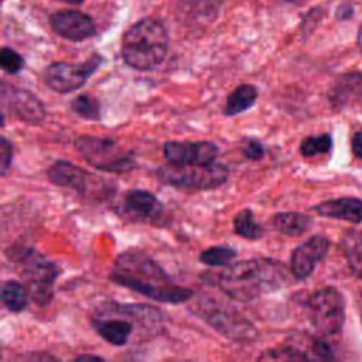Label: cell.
Masks as SVG:
<instances>
[{"label":"cell","instance_id":"6da1fadb","mask_svg":"<svg viewBox=\"0 0 362 362\" xmlns=\"http://www.w3.org/2000/svg\"><path fill=\"white\" fill-rule=\"evenodd\" d=\"M109 280L158 303L181 304L194 297L191 288L175 284L158 263L140 250L120 253L109 273Z\"/></svg>","mask_w":362,"mask_h":362},{"label":"cell","instance_id":"7a4b0ae2","mask_svg":"<svg viewBox=\"0 0 362 362\" xmlns=\"http://www.w3.org/2000/svg\"><path fill=\"white\" fill-rule=\"evenodd\" d=\"M288 280L287 267L274 259H247L228 264L216 277L218 288L240 303L281 288Z\"/></svg>","mask_w":362,"mask_h":362},{"label":"cell","instance_id":"3957f363","mask_svg":"<svg viewBox=\"0 0 362 362\" xmlns=\"http://www.w3.org/2000/svg\"><path fill=\"white\" fill-rule=\"evenodd\" d=\"M167 51L168 34L157 20H140L123 34L122 57L133 69L151 71L157 68L164 61Z\"/></svg>","mask_w":362,"mask_h":362},{"label":"cell","instance_id":"277c9868","mask_svg":"<svg viewBox=\"0 0 362 362\" xmlns=\"http://www.w3.org/2000/svg\"><path fill=\"white\" fill-rule=\"evenodd\" d=\"M6 255L17 266L30 298L40 307L48 305L54 298V284L61 274L58 264L25 245H13Z\"/></svg>","mask_w":362,"mask_h":362},{"label":"cell","instance_id":"5b68a950","mask_svg":"<svg viewBox=\"0 0 362 362\" xmlns=\"http://www.w3.org/2000/svg\"><path fill=\"white\" fill-rule=\"evenodd\" d=\"M158 180L170 187L184 191H208L228 181L229 170L219 163L209 164H173L157 168Z\"/></svg>","mask_w":362,"mask_h":362},{"label":"cell","instance_id":"8992f818","mask_svg":"<svg viewBox=\"0 0 362 362\" xmlns=\"http://www.w3.org/2000/svg\"><path fill=\"white\" fill-rule=\"evenodd\" d=\"M75 148L96 170L126 173L136 167L133 151L124 148L110 137L81 136L75 140Z\"/></svg>","mask_w":362,"mask_h":362},{"label":"cell","instance_id":"52a82bcc","mask_svg":"<svg viewBox=\"0 0 362 362\" xmlns=\"http://www.w3.org/2000/svg\"><path fill=\"white\" fill-rule=\"evenodd\" d=\"M194 313L205 320L206 324H209L221 335L232 341L247 342L257 337V331L249 320H246L235 308L225 307L218 301L205 298L197 304Z\"/></svg>","mask_w":362,"mask_h":362},{"label":"cell","instance_id":"ba28073f","mask_svg":"<svg viewBox=\"0 0 362 362\" xmlns=\"http://www.w3.org/2000/svg\"><path fill=\"white\" fill-rule=\"evenodd\" d=\"M307 313L314 328L322 335L339 332L345 320L344 300L334 287H322L315 290L307 298Z\"/></svg>","mask_w":362,"mask_h":362},{"label":"cell","instance_id":"9c48e42d","mask_svg":"<svg viewBox=\"0 0 362 362\" xmlns=\"http://www.w3.org/2000/svg\"><path fill=\"white\" fill-rule=\"evenodd\" d=\"M102 58L93 55L82 64H68V62H52L47 66L44 72L45 83L49 89L59 93L74 92L82 88L90 75L100 65Z\"/></svg>","mask_w":362,"mask_h":362},{"label":"cell","instance_id":"30bf717a","mask_svg":"<svg viewBox=\"0 0 362 362\" xmlns=\"http://www.w3.org/2000/svg\"><path fill=\"white\" fill-rule=\"evenodd\" d=\"M163 153L173 164H209L218 156V146L208 140H171L164 144Z\"/></svg>","mask_w":362,"mask_h":362},{"label":"cell","instance_id":"8fae6325","mask_svg":"<svg viewBox=\"0 0 362 362\" xmlns=\"http://www.w3.org/2000/svg\"><path fill=\"white\" fill-rule=\"evenodd\" d=\"M1 100L10 113L28 124H40L45 119V107L33 92L21 88L8 86L3 82Z\"/></svg>","mask_w":362,"mask_h":362},{"label":"cell","instance_id":"7c38bea8","mask_svg":"<svg viewBox=\"0 0 362 362\" xmlns=\"http://www.w3.org/2000/svg\"><path fill=\"white\" fill-rule=\"evenodd\" d=\"M122 212L134 222L158 223L164 216L163 202L150 191L129 189L122 202Z\"/></svg>","mask_w":362,"mask_h":362},{"label":"cell","instance_id":"4fadbf2b","mask_svg":"<svg viewBox=\"0 0 362 362\" xmlns=\"http://www.w3.org/2000/svg\"><path fill=\"white\" fill-rule=\"evenodd\" d=\"M329 249V242L322 235H315L298 245L291 255V273L296 279H307Z\"/></svg>","mask_w":362,"mask_h":362},{"label":"cell","instance_id":"5bb4252c","mask_svg":"<svg viewBox=\"0 0 362 362\" xmlns=\"http://www.w3.org/2000/svg\"><path fill=\"white\" fill-rule=\"evenodd\" d=\"M52 30L71 41H83L96 33L93 20L76 10H62L51 17Z\"/></svg>","mask_w":362,"mask_h":362},{"label":"cell","instance_id":"9a60e30c","mask_svg":"<svg viewBox=\"0 0 362 362\" xmlns=\"http://www.w3.org/2000/svg\"><path fill=\"white\" fill-rule=\"evenodd\" d=\"M47 174L54 185L69 188L81 194H88L92 189V184H99V181H102L98 180L92 182V180L96 178L93 174L65 160H57L48 168Z\"/></svg>","mask_w":362,"mask_h":362},{"label":"cell","instance_id":"2e32d148","mask_svg":"<svg viewBox=\"0 0 362 362\" xmlns=\"http://www.w3.org/2000/svg\"><path fill=\"white\" fill-rule=\"evenodd\" d=\"M314 209L320 215L327 218L342 219L351 223L362 222V201L358 198L344 197V198L324 201L318 204Z\"/></svg>","mask_w":362,"mask_h":362},{"label":"cell","instance_id":"e0dca14e","mask_svg":"<svg viewBox=\"0 0 362 362\" xmlns=\"http://www.w3.org/2000/svg\"><path fill=\"white\" fill-rule=\"evenodd\" d=\"M92 325L98 335L116 346L124 345L133 332V324L120 318H95Z\"/></svg>","mask_w":362,"mask_h":362},{"label":"cell","instance_id":"ac0fdd59","mask_svg":"<svg viewBox=\"0 0 362 362\" xmlns=\"http://www.w3.org/2000/svg\"><path fill=\"white\" fill-rule=\"evenodd\" d=\"M313 219L308 215L300 212H279L276 214L270 223L273 229L286 236H300L308 230Z\"/></svg>","mask_w":362,"mask_h":362},{"label":"cell","instance_id":"d6986e66","mask_svg":"<svg viewBox=\"0 0 362 362\" xmlns=\"http://www.w3.org/2000/svg\"><path fill=\"white\" fill-rule=\"evenodd\" d=\"M259 96L257 88L250 83H243L235 88L229 96L226 98V103L223 107V113L226 116H235L239 115L249 107H252Z\"/></svg>","mask_w":362,"mask_h":362},{"label":"cell","instance_id":"ffe728a7","mask_svg":"<svg viewBox=\"0 0 362 362\" xmlns=\"http://www.w3.org/2000/svg\"><path fill=\"white\" fill-rule=\"evenodd\" d=\"M1 301L11 313H20L27 308L30 294L27 286L17 280H6L1 284Z\"/></svg>","mask_w":362,"mask_h":362},{"label":"cell","instance_id":"44dd1931","mask_svg":"<svg viewBox=\"0 0 362 362\" xmlns=\"http://www.w3.org/2000/svg\"><path fill=\"white\" fill-rule=\"evenodd\" d=\"M341 245L352 272L362 277V230H348L344 235Z\"/></svg>","mask_w":362,"mask_h":362},{"label":"cell","instance_id":"7402d4cb","mask_svg":"<svg viewBox=\"0 0 362 362\" xmlns=\"http://www.w3.org/2000/svg\"><path fill=\"white\" fill-rule=\"evenodd\" d=\"M233 230L236 235L249 240H257L263 236V228L256 222L253 211L249 208H245L235 215Z\"/></svg>","mask_w":362,"mask_h":362},{"label":"cell","instance_id":"603a6c76","mask_svg":"<svg viewBox=\"0 0 362 362\" xmlns=\"http://www.w3.org/2000/svg\"><path fill=\"white\" fill-rule=\"evenodd\" d=\"M71 109L79 117L86 120H99L100 119V103L99 100L88 93H81L75 96L71 102Z\"/></svg>","mask_w":362,"mask_h":362},{"label":"cell","instance_id":"cb8c5ba5","mask_svg":"<svg viewBox=\"0 0 362 362\" xmlns=\"http://www.w3.org/2000/svg\"><path fill=\"white\" fill-rule=\"evenodd\" d=\"M238 256L236 250L229 246H211L199 253V262L206 266H228Z\"/></svg>","mask_w":362,"mask_h":362},{"label":"cell","instance_id":"d4e9b609","mask_svg":"<svg viewBox=\"0 0 362 362\" xmlns=\"http://www.w3.org/2000/svg\"><path fill=\"white\" fill-rule=\"evenodd\" d=\"M361 83V76L359 75H346L344 76L332 89L331 92V103L335 107H341L344 106L348 100V93H351V90L358 89Z\"/></svg>","mask_w":362,"mask_h":362},{"label":"cell","instance_id":"484cf974","mask_svg":"<svg viewBox=\"0 0 362 362\" xmlns=\"http://www.w3.org/2000/svg\"><path fill=\"white\" fill-rule=\"evenodd\" d=\"M332 147V139L329 134L308 136L300 143V153L304 157H314L321 153L329 151Z\"/></svg>","mask_w":362,"mask_h":362},{"label":"cell","instance_id":"4316f807","mask_svg":"<svg viewBox=\"0 0 362 362\" xmlns=\"http://www.w3.org/2000/svg\"><path fill=\"white\" fill-rule=\"evenodd\" d=\"M259 359L262 361H308L310 355H307L305 352L294 348V346H288V345H281V346H276L272 349H266Z\"/></svg>","mask_w":362,"mask_h":362},{"label":"cell","instance_id":"83f0119b","mask_svg":"<svg viewBox=\"0 0 362 362\" xmlns=\"http://www.w3.org/2000/svg\"><path fill=\"white\" fill-rule=\"evenodd\" d=\"M0 61H1V68L8 74L20 72L23 69V65H24L23 57L17 51H14L8 47H3Z\"/></svg>","mask_w":362,"mask_h":362},{"label":"cell","instance_id":"f1b7e54d","mask_svg":"<svg viewBox=\"0 0 362 362\" xmlns=\"http://www.w3.org/2000/svg\"><path fill=\"white\" fill-rule=\"evenodd\" d=\"M243 156L247 158V160H260L263 158L264 153H266V148L263 146V143L257 139H253V137H249V139H245V143L242 144L240 147Z\"/></svg>","mask_w":362,"mask_h":362},{"label":"cell","instance_id":"f546056e","mask_svg":"<svg viewBox=\"0 0 362 362\" xmlns=\"http://www.w3.org/2000/svg\"><path fill=\"white\" fill-rule=\"evenodd\" d=\"M13 163V144L6 136L0 137V173L1 177H6Z\"/></svg>","mask_w":362,"mask_h":362},{"label":"cell","instance_id":"4dcf8cb0","mask_svg":"<svg viewBox=\"0 0 362 362\" xmlns=\"http://www.w3.org/2000/svg\"><path fill=\"white\" fill-rule=\"evenodd\" d=\"M352 150L358 158L362 160V132L356 133L352 139Z\"/></svg>","mask_w":362,"mask_h":362},{"label":"cell","instance_id":"1f68e13d","mask_svg":"<svg viewBox=\"0 0 362 362\" xmlns=\"http://www.w3.org/2000/svg\"><path fill=\"white\" fill-rule=\"evenodd\" d=\"M75 361L78 362H83V361H103L102 356L99 355H90V354H85V355H79L75 358Z\"/></svg>","mask_w":362,"mask_h":362},{"label":"cell","instance_id":"d6a6232c","mask_svg":"<svg viewBox=\"0 0 362 362\" xmlns=\"http://www.w3.org/2000/svg\"><path fill=\"white\" fill-rule=\"evenodd\" d=\"M61 1H65V3H71V4H79V3H82L83 0H61Z\"/></svg>","mask_w":362,"mask_h":362},{"label":"cell","instance_id":"836d02e7","mask_svg":"<svg viewBox=\"0 0 362 362\" xmlns=\"http://www.w3.org/2000/svg\"><path fill=\"white\" fill-rule=\"evenodd\" d=\"M288 1H294V0H288Z\"/></svg>","mask_w":362,"mask_h":362}]
</instances>
